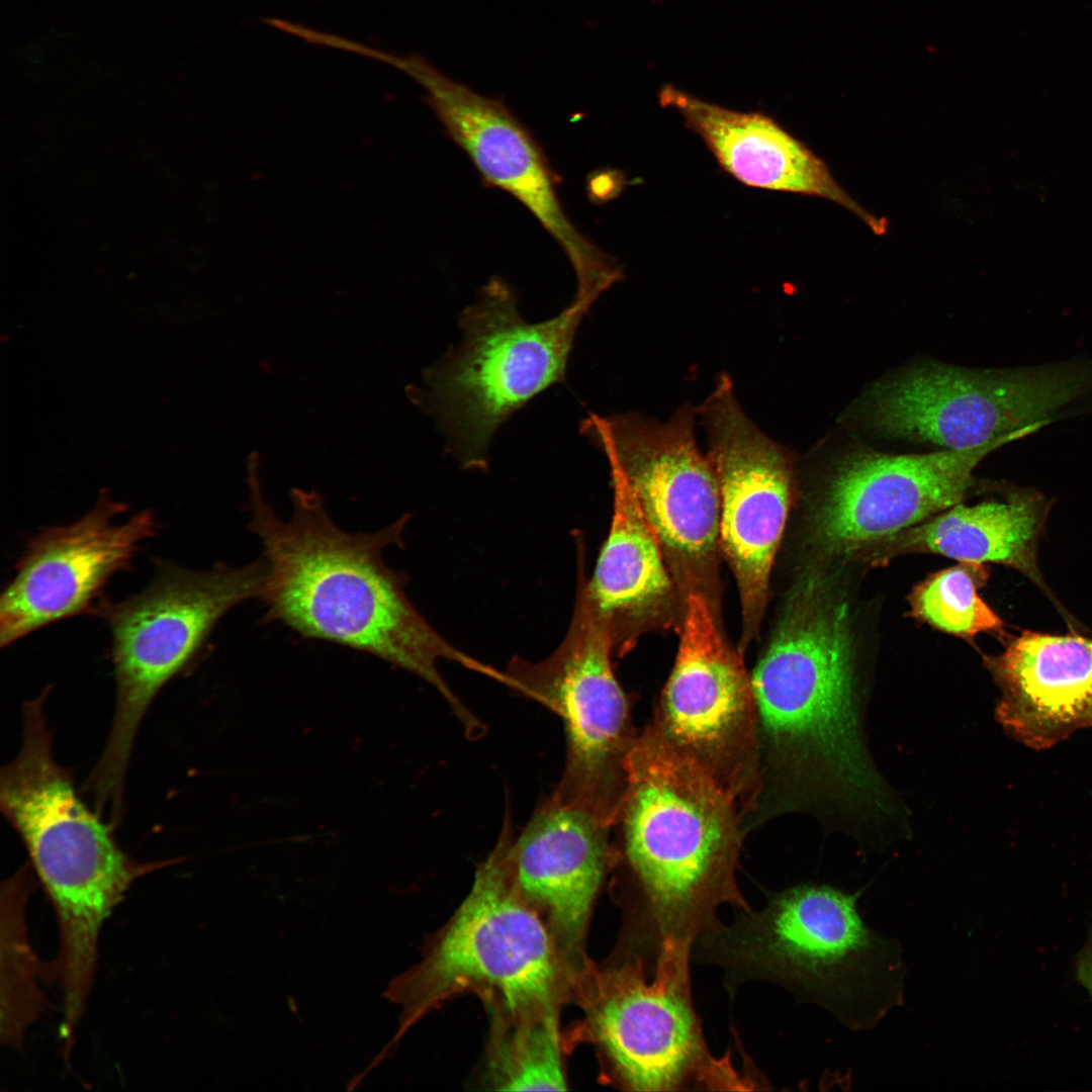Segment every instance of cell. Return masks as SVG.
I'll return each mask as SVG.
<instances>
[{
  "label": "cell",
  "mask_w": 1092,
  "mask_h": 1092,
  "mask_svg": "<svg viewBox=\"0 0 1092 1092\" xmlns=\"http://www.w3.org/2000/svg\"><path fill=\"white\" fill-rule=\"evenodd\" d=\"M250 489L248 527L261 543L265 565L259 597L264 621L420 676L445 699L463 729H473L479 720L448 686L438 663L453 661L490 678L497 668L448 642L411 602L405 574L386 563V548H402L410 518L375 532L352 533L334 521L315 492L292 490L290 517L281 519L254 474Z\"/></svg>",
  "instance_id": "obj_1"
},
{
  "label": "cell",
  "mask_w": 1092,
  "mask_h": 1092,
  "mask_svg": "<svg viewBox=\"0 0 1092 1092\" xmlns=\"http://www.w3.org/2000/svg\"><path fill=\"white\" fill-rule=\"evenodd\" d=\"M625 769L613 884L623 919L613 952L652 972L665 943L694 946L716 926L720 906L751 907L736 882L735 795L659 727L633 740Z\"/></svg>",
  "instance_id": "obj_2"
},
{
  "label": "cell",
  "mask_w": 1092,
  "mask_h": 1092,
  "mask_svg": "<svg viewBox=\"0 0 1092 1092\" xmlns=\"http://www.w3.org/2000/svg\"><path fill=\"white\" fill-rule=\"evenodd\" d=\"M853 642L846 603L807 576L751 676L762 730L791 786L843 825L883 815L895 799L866 742Z\"/></svg>",
  "instance_id": "obj_3"
},
{
  "label": "cell",
  "mask_w": 1092,
  "mask_h": 1092,
  "mask_svg": "<svg viewBox=\"0 0 1092 1092\" xmlns=\"http://www.w3.org/2000/svg\"><path fill=\"white\" fill-rule=\"evenodd\" d=\"M859 896L814 884L778 892L703 933L692 960L721 968L730 996L750 981L772 983L852 1030L872 1029L904 1002L906 970L899 942L860 918Z\"/></svg>",
  "instance_id": "obj_4"
},
{
  "label": "cell",
  "mask_w": 1092,
  "mask_h": 1092,
  "mask_svg": "<svg viewBox=\"0 0 1092 1092\" xmlns=\"http://www.w3.org/2000/svg\"><path fill=\"white\" fill-rule=\"evenodd\" d=\"M50 690L23 704L22 743L1 770L0 805L54 908L63 1001L78 1008L90 994L103 923L135 880L164 863H139L126 855L111 827L82 800L71 772L55 760L43 713Z\"/></svg>",
  "instance_id": "obj_5"
},
{
  "label": "cell",
  "mask_w": 1092,
  "mask_h": 1092,
  "mask_svg": "<svg viewBox=\"0 0 1092 1092\" xmlns=\"http://www.w3.org/2000/svg\"><path fill=\"white\" fill-rule=\"evenodd\" d=\"M513 833L507 815L460 906L426 940L421 960L388 983L382 995L400 1008L398 1029L376 1062L414 1024L457 996H477L487 1013L561 1008L573 1000L574 980L547 925L511 876Z\"/></svg>",
  "instance_id": "obj_6"
},
{
  "label": "cell",
  "mask_w": 1092,
  "mask_h": 1092,
  "mask_svg": "<svg viewBox=\"0 0 1092 1092\" xmlns=\"http://www.w3.org/2000/svg\"><path fill=\"white\" fill-rule=\"evenodd\" d=\"M262 558L244 566L216 563L192 570L160 560L139 593L102 602L111 636L115 709L105 748L85 784L101 809L122 807L123 784L140 724L158 693L209 647L219 621L260 597Z\"/></svg>",
  "instance_id": "obj_7"
},
{
  "label": "cell",
  "mask_w": 1092,
  "mask_h": 1092,
  "mask_svg": "<svg viewBox=\"0 0 1092 1092\" xmlns=\"http://www.w3.org/2000/svg\"><path fill=\"white\" fill-rule=\"evenodd\" d=\"M693 946L668 941L651 974L635 957L592 962L574 998L602 1078L626 1091L735 1090L747 1081L708 1049L690 977Z\"/></svg>",
  "instance_id": "obj_8"
},
{
  "label": "cell",
  "mask_w": 1092,
  "mask_h": 1092,
  "mask_svg": "<svg viewBox=\"0 0 1092 1092\" xmlns=\"http://www.w3.org/2000/svg\"><path fill=\"white\" fill-rule=\"evenodd\" d=\"M595 301L575 294L556 316L528 323L511 286L492 277L464 309L462 341L428 371L426 396L463 467L485 468L499 426L564 380L577 328Z\"/></svg>",
  "instance_id": "obj_9"
},
{
  "label": "cell",
  "mask_w": 1092,
  "mask_h": 1092,
  "mask_svg": "<svg viewBox=\"0 0 1092 1092\" xmlns=\"http://www.w3.org/2000/svg\"><path fill=\"white\" fill-rule=\"evenodd\" d=\"M875 429L943 449H998L1046 425L1092 413V358L1008 369L913 367L875 384Z\"/></svg>",
  "instance_id": "obj_10"
},
{
  "label": "cell",
  "mask_w": 1092,
  "mask_h": 1092,
  "mask_svg": "<svg viewBox=\"0 0 1092 1092\" xmlns=\"http://www.w3.org/2000/svg\"><path fill=\"white\" fill-rule=\"evenodd\" d=\"M577 568L573 613L561 643L541 661L514 656L498 681L561 719L565 759L551 795L612 826L623 800L625 762L634 739L626 697L612 668L613 639L588 597L584 565Z\"/></svg>",
  "instance_id": "obj_11"
},
{
  "label": "cell",
  "mask_w": 1092,
  "mask_h": 1092,
  "mask_svg": "<svg viewBox=\"0 0 1092 1092\" xmlns=\"http://www.w3.org/2000/svg\"><path fill=\"white\" fill-rule=\"evenodd\" d=\"M389 64L425 88L445 133L468 156L483 184L515 197L554 239L574 270L576 287L606 291L623 279L622 266L569 219L558 175L503 100L475 92L419 56H392Z\"/></svg>",
  "instance_id": "obj_12"
},
{
  "label": "cell",
  "mask_w": 1092,
  "mask_h": 1092,
  "mask_svg": "<svg viewBox=\"0 0 1092 1092\" xmlns=\"http://www.w3.org/2000/svg\"><path fill=\"white\" fill-rule=\"evenodd\" d=\"M720 495L719 542L739 592L744 631L760 623L769 576L792 493L787 450L744 413L729 375L721 374L696 408Z\"/></svg>",
  "instance_id": "obj_13"
},
{
  "label": "cell",
  "mask_w": 1092,
  "mask_h": 1092,
  "mask_svg": "<svg viewBox=\"0 0 1092 1092\" xmlns=\"http://www.w3.org/2000/svg\"><path fill=\"white\" fill-rule=\"evenodd\" d=\"M696 419V408L682 405L665 422L625 413L592 414L581 423L660 544L686 559L707 557L719 541V488L697 443Z\"/></svg>",
  "instance_id": "obj_14"
},
{
  "label": "cell",
  "mask_w": 1092,
  "mask_h": 1092,
  "mask_svg": "<svg viewBox=\"0 0 1092 1092\" xmlns=\"http://www.w3.org/2000/svg\"><path fill=\"white\" fill-rule=\"evenodd\" d=\"M126 511L102 492L74 522L43 528L27 541L0 598L2 648L53 623L97 613L105 585L158 531L153 511L120 520Z\"/></svg>",
  "instance_id": "obj_15"
},
{
  "label": "cell",
  "mask_w": 1092,
  "mask_h": 1092,
  "mask_svg": "<svg viewBox=\"0 0 1092 1092\" xmlns=\"http://www.w3.org/2000/svg\"><path fill=\"white\" fill-rule=\"evenodd\" d=\"M992 446L889 455L855 451L843 457L813 522L814 541L829 556L857 554L963 500Z\"/></svg>",
  "instance_id": "obj_16"
},
{
  "label": "cell",
  "mask_w": 1092,
  "mask_h": 1092,
  "mask_svg": "<svg viewBox=\"0 0 1092 1092\" xmlns=\"http://www.w3.org/2000/svg\"><path fill=\"white\" fill-rule=\"evenodd\" d=\"M756 714L742 660L722 638L705 598L690 594L660 730L736 796L751 762Z\"/></svg>",
  "instance_id": "obj_17"
},
{
  "label": "cell",
  "mask_w": 1092,
  "mask_h": 1092,
  "mask_svg": "<svg viewBox=\"0 0 1092 1092\" xmlns=\"http://www.w3.org/2000/svg\"><path fill=\"white\" fill-rule=\"evenodd\" d=\"M609 828L594 813L550 794L508 844L515 886L542 917L575 983L592 964L586 952L590 918L615 864Z\"/></svg>",
  "instance_id": "obj_18"
},
{
  "label": "cell",
  "mask_w": 1092,
  "mask_h": 1092,
  "mask_svg": "<svg viewBox=\"0 0 1092 1092\" xmlns=\"http://www.w3.org/2000/svg\"><path fill=\"white\" fill-rule=\"evenodd\" d=\"M658 101L678 112L720 168L740 183L825 198L857 215L877 235L886 231L884 220L860 207L822 159L764 112L726 108L670 84L659 90Z\"/></svg>",
  "instance_id": "obj_19"
},
{
  "label": "cell",
  "mask_w": 1092,
  "mask_h": 1092,
  "mask_svg": "<svg viewBox=\"0 0 1092 1092\" xmlns=\"http://www.w3.org/2000/svg\"><path fill=\"white\" fill-rule=\"evenodd\" d=\"M984 662L1001 691L995 716L1034 749L1092 728V638L1024 631Z\"/></svg>",
  "instance_id": "obj_20"
},
{
  "label": "cell",
  "mask_w": 1092,
  "mask_h": 1092,
  "mask_svg": "<svg viewBox=\"0 0 1092 1092\" xmlns=\"http://www.w3.org/2000/svg\"><path fill=\"white\" fill-rule=\"evenodd\" d=\"M1046 512L1044 497L1027 490L1013 492L1005 502L972 507L959 504L864 550L873 551L869 555L873 562L916 552L936 553L961 562H996L1025 574L1048 594L1036 563Z\"/></svg>",
  "instance_id": "obj_21"
},
{
  "label": "cell",
  "mask_w": 1092,
  "mask_h": 1092,
  "mask_svg": "<svg viewBox=\"0 0 1092 1092\" xmlns=\"http://www.w3.org/2000/svg\"><path fill=\"white\" fill-rule=\"evenodd\" d=\"M611 479V527L586 588L615 647L630 622L665 602L671 581L661 544L638 503L620 478Z\"/></svg>",
  "instance_id": "obj_22"
},
{
  "label": "cell",
  "mask_w": 1092,
  "mask_h": 1092,
  "mask_svg": "<svg viewBox=\"0 0 1092 1092\" xmlns=\"http://www.w3.org/2000/svg\"><path fill=\"white\" fill-rule=\"evenodd\" d=\"M560 1008L488 1013L487 1076L502 1091L567 1089Z\"/></svg>",
  "instance_id": "obj_23"
},
{
  "label": "cell",
  "mask_w": 1092,
  "mask_h": 1092,
  "mask_svg": "<svg viewBox=\"0 0 1092 1092\" xmlns=\"http://www.w3.org/2000/svg\"><path fill=\"white\" fill-rule=\"evenodd\" d=\"M986 573L982 564L961 562L929 576L910 597L913 614L940 631L964 638L1001 631V619L978 594Z\"/></svg>",
  "instance_id": "obj_24"
},
{
  "label": "cell",
  "mask_w": 1092,
  "mask_h": 1092,
  "mask_svg": "<svg viewBox=\"0 0 1092 1092\" xmlns=\"http://www.w3.org/2000/svg\"><path fill=\"white\" fill-rule=\"evenodd\" d=\"M7 951L11 952L15 961L10 958L8 962L17 965L15 976L7 981V991L2 994V1043L18 1046L25 1026L33 1020L38 1012L40 996L34 983L32 954L28 946L22 915V907L12 903L7 892ZM13 973V972H12ZM11 974V973H9Z\"/></svg>",
  "instance_id": "obj_25"
},
{
  "label": "cell",
  "mask_w": 1092,
  "mask_h": 1092,
  "mask_svg": "<svg viewBox=\"0 0 1092 1092\" xmlns=\"http://www.w3.org/2000/svg\"><path fill=\"white\" fill-rule=\"evenodd\" d=\"M1077 977L1092 996V931L1077 960Z\"/></svg>",
  "instance_id": "obj_26"
}]
</instances>
